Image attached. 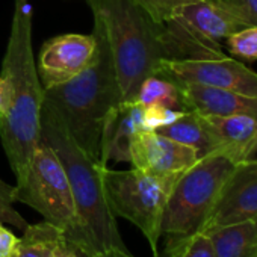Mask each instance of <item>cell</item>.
Listing matches in <instances>:
<instances>
[{"instance_id": "obj_12", "label": "cell", "mask_w": 257, "mask_h": 257, "mask_svg": "<svg viewBox=\"0 0 257 257\" xmlns=\"http://www.w3.org/2000/svg\"><path fill=\"white\" fill-rule=\"evenodd\" d=\"M144 131V106L137 100L118 103L107 115L100 143V164L131 162V144Z\"/></svg>"}, {"instance_id": "obj_9", "label": "cell", "mask_w": 257, "mask_h": 257, "mask_svg": "<svg viewBox=\"0 0 257 257\" xmlns=\"http://www.w3.org/2000/svg\"><path fill=\"white\" fill-rule=\"evenodd\" d=\"M257 218V159L234 165L215 206L203 225V233Z\"/></svg>"}, {"instance_id": "obj_13", "label": "cell", "mask_w": 257, "mask_h": 257, "mask_svg": "<svg viewBox=\"0 0 257 257\" xmlns=\"http://www.w3.org/2000/svg\"><path fill=\"white\" fill-rule=\"evenodd\" d=\"M173 19L197 40L218 50H222L221 43L224 40L246 28L230 13L210 0H198V2L188 4L177 10Z\"/></svg>"}, {"instance_id": "obj_15", "label": "cell", "mask_w": 257, "mask_h": 257, "mask_svg": "<svg viewBox=\"0 0 257 257\" xmlns=\"http://www.w3.org/2000/svg\"><path fill=\"white\" fill-rule=\"evenodd\" d=\"M218 143V155L227 156L234 164L255 158L257 118L251 115L204 116Z\"/></svg>"}, {"instance_id": "obj_17", "label": "cell", "mask_w": 257, "mask_h": 257, "mask_svg": "<svg viewBox=\"0 0 257 257\" xmlns=\"http://www.w3.org/2000/svg\"><path fill=\"white\" fill-rule=\"evenodd\" d=\"M215 257H257V218L207 233Z\"/></svg>"}, {"instance_id": "obj_8", "label": "cell", "mask_w": 257, "mask_h": 257, "mask_svg": "<svg viewBox=\"0 0 257 257\" xmlns=\"http://www.w3.org/2000/svg\"><path fill=\"white\" fill-rule=\"evenodd\" d=\"M176 85H201L257 97V73L227 56L215 59H165L159 74Z\"/></svg>"}, {"instance_id": "obj_18", "label": "cell", "mask_w": 257, "mask_h": 257, "mask_svg": "<svg viewBox=\"0 0 257 257\" xmlns=\"http://www.w3.org/2000/svg\"><path fill=\"white\" fill-rule=\"evenodd\" d=\"M23 231L11 257H55L58 248L67 240L64 230L46 219L28 224Z\"/></svg>"}, {"instance_id": "obj_27", "label": "cell", "mask_w": 257, "mask_h": 257, "mask_svg": "<svg viewBox=\"0 0 257 257\" xmlns=\"http://www.w3.org/2000/svg\"><path fill=\"white\" fill-rule=\"evenodd\" d=\"M55 257H86L83 252H80L76 246H73L68 240H65L56 251Z\"/></svg>"}, {"instance_id": "obj_25", "label": "cell", "mask_w": 257, "mask_h": 257, "mask_svg": "<svg viewBox=\"0 0 257 257\" xmlns=\"http://www.w3.org/2000/svg\"><path fill=\"white\" fill-rule=\"evenodd\" d=\"M185 112L186 110L171 109L165 106H147L144 107V131L156 132L158 128L179 119Z\"/></svg>"}, {"instance_id": "obj_28", "label": "cell", "mask_w": 257, "mask_h": 257, "mask_svg": "<svg viewBox=\"0 0 257 257\" xmlns=\"http://www.w3.org/2000/svg\"><path fill=\"white\" fill-rule=\"evenodd\" d=\"M92 257H135V255H132L131 252H128L127 248H109V249L101 251Z\"/></svg>"}, {"instance_id": "obj_10", "label": "cell", "mask_w": 257, "mask_h": 257, "mask_svg": "<svg viewBox=\"0 0 257 257\" xmlns=\"http://www.w3.org/2000/svg\"><path fill=\"white\" fill-rule=\"evenodd\" d=\"M95 50L94 34H65L49 40L41 47L37 65L43 88H55L80 74L92 62Z\"/></svg>"}, {"instance_id": "obj_23", "label": "cell", "mask_w": 257, "mask_h": 257, "mask_svg": "<svg viewBox=\"0 0 257 257\" xmlns=\"http://www.w3.org/2000/svg\"><path fill=\"white\" fill-rule=\"evenodd\" d=\"M170 257H215L213 243L207 233H195L176 248Z\"/></svg>"}, {"instance_id": "obj_19", "label": "cell", "mask_w": 257, "mask_h": 257, "mask_svg": "<svg viewBox=\"0 0 257 257\" xmlns=\"http://www.w3.org/2000/svg\"><path fill=\"white\" fill-rule=\"evenodd\" d=\"M135 100L147 107V106H165L171 109H183L182 104V97H180V89L179 86L161 76H150L147 77L135 97Z\"/></svg>"}, {"instance_id": "obj_4", "label": "cell", "mask_w": 257, "mask_h": 257, "mask_svg": "<svg viewBox=\"0 0 257 257\" xmlns=\"http://www.w3.org/2000/svg\"><path fill=\"white\" fill-rule=\"evenodd\" d=\"M112 56L121 101L135 100L141 83L168 59L161 25L134 0H86Z\"/></svg>"}, {"instance_id": "obj_3", "label": "cell", "mask_w": 257, "mask_h": 257, "mask_svg": "<svg viewBox=\"0 0 257 257\" xmlns=\"http://www.w3.org/2000/svg\"><path fill=\"white\" fill-rule=\"evenodd\" d=\"M92 34L97 40L92 62L71 80L44 89L43 104L61 118L77 146L100 162L103 125L110 110L121 103V95L109 46L95 23Z\"/></svg>"}, {"instance_id": "obj_7", "label": "cell", "mask_w": 257, "mask_h": 257, "mask_svg": "<svg viewBox=\"0 0 257 257\" xmlns=\"http://www.w3.org/2000/svg\"><path fill=\"white\" fill-rule=\"evenodd\" d=\"M16 179V201L28 204L65 234L74 221V201L56 152L40 140L26 168Z\"/></svg>"}, {"instance_id": "obj_1", "label": "cell", "mask_w": 257, "mask_h": 257, "mask_svg": "<svg viewBox=\"0 0 257 257\" xmlns=\"http://www.w3.org/2000/svg\"><path fill=\"white\" fill-rule=\"evenodd\" d=\"M0 82L7 106L0 116V140L13 173L26 168L41 137L44 88L32 46V8L29 0H14L10 40Z\"/></svg>"}, {"instance_id": "obj_5", "label": "cell", "mask_w": 257, "mask_h": 257, "mask_svg": "<svg viewBox=\"0 0 257 257\" xmlns=\"http://www.w3.org/2000/svg\"><path fill=\"white\" fill-rule=\"evenodd\" d=\"M234 165L224 155H207L177 179L167 198L161 225V239L165 240L168 257L185 240L203 230Z\"/></svg>"}, {"instance_id": "obj_14", "label": "cell", "mask_w": 257, "mask_h": 257, "mask_svg": "<svg viewBox=\"0 0 257 257\" xmlns=\"http://www.w3.org/2000/svg\"><path fill=\"white\" fill-rule=\"evenodd\" d=\"M177 86L185 110H192L203 116L251 115L257 118V97L201 85Z\"/></svg>"}, {"instance_id": "obj_11", "label": "cell", "mask_w": 257, "mask_h": 257, "mask_svg": "<svg viewBox=\"0 0 257 257\" xmlns=\"http://www.w3.org/2000/svg\"><path fill=\"white\" fill-rule=\"evenodd\" d=\"M198 159L200 155L195 149L158 132L141 131L131 144L132 167L155 176L180 177Z\"/></svg>"}, {"instance_id": "obj_21", "label": "cell", "mask_w": 257, "mask_h": 257, "mask_svg": "<svg viewBox=\"0 0 257 257\" xmlns=\"http://www.w3.org/2000/svg\"><path fill=\"white\" fill-rule=\"evenodd\" d=\"M134 2L158 25H162L174 17L177 10L198 0H134Z\"/></svg>"}, {"instance_id": "obj_29", "label": "cell", "mask_w": 257, "mask_h": 257, "mask_svg": "<svg viewBox=\"0 0 257 257\" xmlns=\"http://www.w3.org/2000/svg\"><path fill=\"white\" fill-rule=\"evenodd\" d=\"M5 106H7V98H5V89H4V85L0 82V116L4 115L5 112Z\"/></svg>"}, {"instance_id": "obj_22", "label": "cell", "mask_w": 257, "mask_h": 257, "mask_svg": "<svg viewBox=\"0 0 257 257\" xmlns=\"http://www.w3.org/2000/svg\"><path fill=\"white\" fill-rule=\"evenodd\" d=\"M16 203V186L0 179V222H7L20 230H25L28 222L14 207Z\"/></svg>"}, {"instance_id": "obj_20", "label": "cell", "mask_w": 257, "mask_h": 257, "mask_svg": "<svg viewBox=\"0 0 257 257\" xmlns=\"http://www.w3.org/2000/svg\"><path fill=\"white\" fill-rule=\"evenodd\" d=\"M230 55L240 61H257V26H246L225 40Z\"/></svg>"}, {"instance_id": "obj_6", "label": "cell", "mask_w": 257, "mask_h": 257, "mask_svg": "<svg viewBox=\"0 0 257 257\" xmlns=\"http://www.w3.org/2000/svg\"><path fill=\"white\" fill-rule=\"evenodd\" d=\"M179 177L155 176L137 168H101L103 189L115 216L137 225L147 237L153 255H159L161 225L167 198Z\"/></svg>"}, {"instance_id": "obj_24", "label": "cell", "mask_w": 257, "mask_h": 257, "mask_svg": "<svg viewBox=\"0 0 257 257\" xmlns=\"http://www.w3.org/2000/svg\"><path fill=\"white\" fill-rule=\"evenodd\" d=\"M245 26H257V0H210Z\"/></svg>"}, {"instance_id": "obj_2", "label": "cell", "mask_w": 257, "mask_h": 257, "mask_svg": "<svg viewBox=\"0 0 257 257\" xmlns=\"http://www.w3.org/2000/svg\"><path fill=\"white\" fill-rule=\"evenodd\" d=\"M61 159L73 194L74 221L65 233L67 240L86 257L109 248H125L116 227L101 180L103 165L92 159L70 137L61 118L43 104L41 137Z\"/></svg>"}, {"instance_id": "obj_26", "label": "cell", "mask_w": 257, "mask_h": 257, "mask_svg": "<svg viewBox=\"0 0 257 257\" xmlns=\"http://www.w3.org/2000/svg\"><path fill=\"white\" fill-rule=\"evenodd\" d=\"M19 237L0 222V257H11Z\"/></svg>"}, {"instance_id": "obj_16", "label": "cell", "mask_w": 257, "mask_h": 257, "mask_svg": "<svg viewBox=\"0 0 257 257\" xmlns=\"http://www.w3.org/2000/svg\"><path fill=\"white\" fill-rule=\"evenodd\" d=\"M158 134L174 140L180 144L195 149L200 158L207 155H218V143L203 115L186 110L174 122L156 131Z\"/></svg>"}]
</instances>
